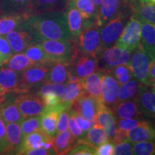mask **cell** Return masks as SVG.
<instances>
[{
  "label": "cell",
  "mask_w": 155,
  "mask_h": 155,
  "mask_svg": "<svg viewBox=\"0 0 155 155\" xmlns=\"http://www.w3.org/2000/svg\"><path fill=\"white\" fill-rule=\"evenodd\" d=\"M133 153L136 155H155V141L134 143L133 144Z\"/></svg>",
  "instance_id": "40"
},
{
  "label": "cell",
  "mask_w": 155,
  "mask_h": 155,
  "mask_svg": "<svg viewBox=\"0 0 155 155\" xmlns=\"http://www.w3.org/2000/svg\"><path fill=\"white\" fill-rule=\"evenodd\" d=\"M149 87L152 89L153 91L155 92V80L151 81L150 84H149Z\"/></svg>",
  "instance_id": "56"
},
{
  "label": "cell",
  "mask_w": 155,
  "mask_h": 155,
  "mask_svg": "<svg viewBox=\"0 0 155 155\" xmlns=\"http://www.w3.org/2000/svg\"><path fill=\"white\" fill-rule=\"evenodd\" d=\"M131 53L127 50L113 45L109 48H101L95 57L98 61V68L108 71L118 65L128 64Z\"/></svg>",
  "instance_id": "7"
},
{
  "label": "cell",
  "mask_w": 155,
  "mask_h": 155,
  "mask_svg": "<svg viewBox=\"0 0 155 155\" xmlns=\"http://www.w3.org/2000/svg\"><path fill=\"white\" fill-rule=\"evenodd\" d=\"M1 2H2V0H0V5H1Z\"/></svg>",
  "instance_id": "59"
},
{
  "label": "cell",
  "mask_w": 155,
  "mask_h": 155,
  "mask_svg": "<svg viewBox=\"0 0 155 155\" xmlns=\"http://www.w3.org/2000/svg\"><path fill=\"white\" fill-rule=\"evenodd\" d=\"M131 2H137V1H140V0H131Z\"/></svg>",
  "instance_id": "58"
},
{
  "label": "cell",
  "mask_w": 155,
  "mask_h": 155,
  "mask_svg": "<svg viewBox=\"0 0 155 155\" xmlns=\"http://www.w3.org/2000/svg\"><path fill=\"white\" fill-rule=\"evenodd\" d=\"M5 65L13 71L22 73L25 70L35 64L31 61L24 53H17L13 54Z\"/></svg>",
  "instance_id": "37"
},
{
  "label": "cell",
  "mask_w": 155,
  "mask_h": 155,
  "mask_svg": "<svg viewBox=\"0 0 155 155\" xmlns=\"http://www.w3.org/2000/svg\"><path fill=\"white\" fill-rule=\"evenodd\" d=\"M13 54L23 53L31 45L40 43L41 39L34 29L25 21L18 28L6 35Z\"/></svg>",
  "instance_id": "3"
},
{
  "label": "cell",
  "mask_w": 155,
  "mask_h": 155,
  "mask_svg": "<svg viewBox=\"0 0 155 155\" xmlns=\"http://www.w3.org/2000/svg\"><path fill=\"white\" fill-rule=\"evenodd\" d=\"M12 55V50L7 38L0 36V66L5 65Z\"/></svg>",
  "instance_id": "43"
},
{
  "label": "cell",
  "mask_w": 155,
  "mask_h": 155,
  "mask_svg": "<svg viewBox=\"0 0 155 155\" xmlns=\"http://www.w3.org/2000/svg\"><path fill=\"white\" fill-rule=\"evenodd\" d=\"M135 101L141 113L155 116V92L147 85L141 88Z\"/></svg>",
  "instance_id": "24"
},
{
  "label": "cell",
  "mask_w": 155,
  "mask_h": 155,
  "mask_svg": "<svg viewBox=\"0 0 155 155\" xmlns=\"http://www.w3.org/2000/svg\"><path fill=\"white\" fill-rule=\"evenodd\" d=\"M113 154L114 155H131L133 153V143L128 139L114 144Z\"/></svg>",
  "instance_id": "44"
},
{
  "label": "cell",
  "mask_w": 155,
  "mask_h": 155,
  "mask_svg": "<svg viewBox=\"0 0 155 155\" xmlns=\"http://www.w3.org/2000/svg\"><path fill=\"white\" fill-rule=\"evenodd\" d=\"M0 118L5 124L20 123L24 119L22 114L15 104L14 100L7 98L0 104Z\"/></svg>",
  "instance_id": "29"
},
{
  "label": "cell",
  "mask_w": 155,
  "mask_h": 155,
  "mask_svg": "<svg viewBox=\"0 0 155 155\" xmlns=\"http://www.w3.org/2000/svg\"><path fill=\"white\" fill-rule=\"evenodd\" d=\"M104 72V70L98 68L81 80V83L83 84L86 94L98 101H101V80Z\"/></svg>",
  "instance_id": "20"
},
{
  "label": "cell",
  "mask_w": 155,
  "mask_h": 155,
  "mask_svg": "<svg viewBox=\"0 0 155 155\" xmlns=\"http://www.w3.org/2000/svg\"><path fill=\"white\" fill-rule=\"evenodd\" d=\"M139 47L155 61V24L142 22Z\"/></svg>",
  "instance_id": "23"
},
{
  "label": "cell",
  "mask_w": 155,
  "mask_h": 155,
  "mask_svg": "<svg viewBox=\"0 0 155 155\" xmlns=\"http://www.w3.org/2000/svg\"><path fill=\"white\" fill-rule=\"evenodd\" d=\"M26 22L41 40H67L73 42L68 24L66 11H52L32 16Z\"/></svg>",
  "instance_id": "1"
},
{
  "label": "cell",
  "mask_w": 155,
  "mask_h": 155,
  "mask_svg": "<svg viewBox=\"0 0 155 155\" xmlns=\"http://www.w3.org/2000/svg\"><path fill=\"white\" fill-rule=\"evenodd\" d=\"M71 65L70 63H55L52 65L48 73L46 81L54 83H63L68 82V78Z\"/></svg>",
  "instance_id": "32"
},
{
  "label": "cell",
  "mask_w": 155,
  "mask_h": 155,
  "mask_svg": "<svg viewBox=\"0 0 155 155\" xmlns=\"http://www.w3.org/2000/svg\"><path fill=\"white\" fill-rule=\"evenodd\" d=\"M132 7L131 0H104L98 9L96 26H104L126 9Z\"/></svg>",
  "instance_id": "11"
},
{
  "label": "cell",
  "mask_w": 155,
  "mask_h": 155,
  "mask_svg": "<svg viewBox=\"0 0 155 155\" xmlns=\"http://www.w3.org/2000/svg\"><path fill=\"white\" fill-rule=\"evenodd\" d=\"M45 108L53 107L61 101V96H58L54 93H47L41 96Z\"/></svg>",
  "instance_id": "48"
},
{
  "label": "cell",
  "mask_w": 155,
  "mask_h": 155,
  "mask_svg": "<svg viewBox=\"0 0 155 155\" xmlns=\"http://www.w3.org/2000/svg\"><path fill=\"white\" fill-rule=\"evenodd\" d=\"M111 111L116 119L127 118L139 119L141 114L135 100H128L118 103Z\"/></svg>",
  "instance_id": "26"
},
{
  "label": "cell",
  "mask_w": 155,
  "mask_h": 155,
  "mask_svg": "<svg viewBox=\"0 0 155 155\" xmlns=\"http://www.w3.org/2000/svg\"><path fill=\"white\" fill-rule=\"evenodd\" d=\"M153 58L140 47L131 52L127 65L130 68L133 78L145 85H149L148 75Z\"/></svg>",
  "instance_id": "8"
},
{
  "label": "cell",
  "mask_w": 155,
  "mask_h": 155,
  "mask_svg": "<svg viewBox=\"0 0 155 155\" xmlns=\"http://www.w3.org/2000/svg\"><path fill=\"white\" fill-rule=\"evenodd\" d=\"M54 138L46 135L42 131H37L25 136L23 139L22 145L17 154H24L25 152L39 147H45L48 141H53Z\"/></svg>",
  "instance_id": "21"
},
{
  "label": "cell",
  "mask_w": 155,
  "mask_h": 155,
  "mask_svg": "<svg viewBox=\"0 0 155 155\" xmlns=\"http://www.w3.org/2000/svg\"><path fill=\"white\" fill-rule=\"evenodd\" d=\"M95 123L98 124L105 130L108 136V141H110L115 135L117 130L116 119L109 108L106 106L101 102L97 111Z\"/></svg>",
  "instance_id": "16"
},
{
  "label": "cell",
  "mask_w": 155,
  "mask_h": 155,
  "mask_svg": "<svg viewBox=\"0 0 155 155\" xmlns=\"http://www.w3.org/2000/svg\"><path fill=\"white\" fill-rule=\"evenodd\" d=\"M9 154H17L22 145L24 136L19 123H8L6 127Z\"/></svg>",
  "instance_id": "27"
},
{
  "label": "cell",
  "mask_w": 155,
  "mask_h": 155,
  "mask_svg": "<svg viewBox=\"0 0 155 155\" xmlns=\"http://www.w3.org/2000/svg\"><path fill=\"white\" fill-rule=\"evenodd\" d=\"M106 141H108V139L105 130L98 124L95 123L87 132L85 138L81 141L86 143L96 149Z\"/></svg>",
  "instance_id": "33"
},
{
  "label": "cell",
  "mask_w": 155,
  "mask_h": 155,
  "mask_svg": "<svg viewBox=\"0 0 155 155\" xmlns=\"http://www.w3.org/2000/svg\"><path fill=\"white\" fill-rule=\"evenodd\" d=\"M148 80H149V84H150L151 81L155 80V61H153L152 65H151L150 67V71H149Z\"/></svg>",
  "instance_id": "53"
},
{
  "label": "cell",
  "mask_w": 155,
  "mask_h": 155,
  "mask_svg": "<svg viewBox=\"0 0 155 155\" xmlns=\"http://www.w3.org/2000/svg\"><path fill=\"white\" fill-rule=\"evenodd\" d=\"M30 2L31 0H2L0 13H17L25 16Z\"/></svg>",
  "instance_id": "36"
},
{
  "label": "cell",
  "mask_w": 155,
  "mask_h": 155,
  "mask_svg": "<svg viewBox=\"0 0 155 155\" xmlns=\"http://www.w3.org/2000/svg\"><path fill=\"white\" fill-rule=\"evenodd\" d=\"M73 114H74L75 121H76L77 124L78 125L79 128H80L83 132L87 134L89 129H90L92 126L95 124L94 121H88V120L84 119V118H83V116H81L80 114H78L75 110H73Z\"/></svg>",
  "instance_id": "49"
},
{
  "label": "cell",
  "mask_w": 155,
  "mask_h": 155,
  "mask_svg": "<svg viewBox=\"0 0 155 155\" xmlns=\"http://www.w3.org/2000/svg\"><path fill=\"white\" fill-rule=\"evenodd\" d=\"M69 124V110L62 111L58 116L57 125H56V134H59L68 130Z\"/></svg>",
  "instance_id": "47"
},
{
  "label": "cell",
  "mask_w": 155,
  "mask_h": 155,
  "mask_svg": "<svg viewBox=\"0 0 155 155\" xmlns=\"http://www.w3.org/2000/svg\"><path fill=\"white\" fill-rule=\"evenodd\" d=\"M84 22V29L96 26L98 9L92 0H73ZM83 29V30H84Z\"/></svg>",
  "instance_id": "19"
},
{
  "label": "cell",
  "mask_w": 155,
  "mask_h": 155,
  "mask_svg": "<svg viewBox=\"0 0 155 155\" xmlns=\"http://www.w3.org/2000/svg\"><path fill=\"white\" fill-rule=\"evenodd\" d=\"M53 65L35 64L25 70L21 73L20 81L16 94L30 92L46 81V78Z\"/></svg>",
  "instance_id": "4"
},
{
  "label": "cell",
  "mask_w": 155,
  "mask_h": 155,
  "mask_svg": "<svg viewBox=\"0 0 155 155\" xmlns=\"http://www.w3.org/2000/svg\"><path fill=\"white\" fill-rule=\"evenodd\" d=\"M24 154L28 155H48V154H55V152L53 150H47L44 147H39L32 150H29L24 153Z\"/></svg>",
  "instance_id": "51"
},
{
  "label": "cell",
  "mask_w": 155,
  "mask_h": 155,
  "mask_svg": "<svg viewBox=\"0 0 155 155\" xmlns=\"http://www.w3.org/2000/svg\"><path fill=\"white\" fill-rule=\"evenodd\" d=\"M141 121L139 119H134V118L117 119H116V127L118 129L127 131L137 127Z\"/></svg>",
  "instance_id": "45"
},
{
  "label": "cell",
  "mask_w": 155,
  "mask_h": 155,
  "mask_svg": "<svg viewBox=\"0 0 155 155\" xmlns=\"http://www.w3.org/2000/svg\"><path fill=\"white\" fill-rule=\"evenodd\" d=\"M78 143V140L69 130L57 134L53 141V148L55 154H67Z\"/></svg>",
  "instance_id": "25"
},
{
  "label": "cell",
  "mask_w": 155,
  "mask_h": 155,
  "mask_svg": "<svg viewBox=\"0 0 155 155\" xmlns=\"http://www.w3.org/2000/svg\"><path fill=\"white\" fill-rule=\"evenodd\" d=\"M71 72L81 80L98 69V61L95 56L76 53L70 61Z\"/></svg>",
  "instance_id": "12"
},
{
  "label": "cell",
  "mask_w": 155,
  "mask_h": 155,
  "mask_svg": "<svg viewBox=\"0 0 155 155\" xmlns=\"http://www.w3.org/2000/svg\"><path fill=\"white\" fill-rule=\"evenodd\" d=\"M132 15L141 22L155 24V5L140 1L132 2Z\"/></svg>",
  "instance_id": "31"
},
{
  "label": "cell",
  "mask_w": 155,
  "mask_h": 155,
  "mask_svg": "<svg viewBox=\"0 0 155 155\" xmlns=\"http://www.w3.org/2000/svg\"><path fill=\"white\" fill-rule=\"evenodd\" d=\"M144 85L134 78H132L130 81L124 84L119 85V92H118V103L128 100H135L141 88Z\"/></svg>",
  "instance_id": "30"
},
{
  "label": "cell",
  "mask_w": 155,
  "mask_h": 155,
  "mask_svg": "<svg viewBox=\"0 0 155 155\" xmlns=\"http://www.w3.org/2000/svg\"><path fill=\"white\" fill-rule=\"evenodd\" d=\"M127 138L133 144L155 141V128L148 121H141L137 127L127 131Z\"/></svg>",
  "instance_id": "18"
},
{
  "label": "cell",
  "mask_w": 155,
  "mask_h": 155,
  "mask_svg": "<svg viewBox=\"0 0 155 155\" xmlns=\"http://www.w3.org/2000/svg\"><path fill=\"white\" fill-rule=\"evenodd\" d=\"M142 22L131 15L124 28L123 32L114 45L133 52L140 45Z\"/></svg>",
  "instance_id": "9"
},
{
  "label": "cell",
  "mask_w": 155,
  "mask_h": 155,
  "mask_svg": "<svg viewBox=\"0 0 155 155\" xmlns=\"http://www.w3.org/2000/svg\"><path fill=\"white\" fill-rule=\"evenodd\" d=\"M131 15L132 7L122 12L104 26L100 27L101 48H109L115 45Z\"/></svg>",
  "instance_id": "2"
},
{
  "label": "cell",
  "mask_w": 155,
  "mask_h": 155,
  "mask_svg": "<svg viewBox=\"0 0 155 155\" xmlns=\"http://www.w3.org/2000/svg\"><path fill=\"white\" fill-rule=\"evenodd\" d=\"M96 149L83 141H78L67 154L71 155H96Z\"/></svg>",
  "instance_id": "42"
},
{
  "label": "cell",
  "mask_w": 155,
  "mask_h": 155,
  "mask_svg": "<svg viewBox=\"0 0 155 155\" xmlns=\"http://www.w3.org/2000/svg\"><path fill=\"white\" fill-rule=\"evenodd\" d=\"M65 11L67 14L68 24L73 42L84 29V22L80 12L75 7L73 0H69Z\"/></svg>",
  "instance_id": "17"
},
{
  "label": "cell",
  "mask_w": 155,
  "mask_h": 155,
  "mask_svg": "<svg viewBox=\"0 0 155 155\" xmlns=\"http://www.w3.org/2000/svg\"><path fill=\"white\" fill-rule=\"evenodd\" d=\"M73 42L78 53L96 56L101 49L99 28L93 26L84 29Z\"/></svg>",
  "instance_id": "6"
},
{
  "label": "cell",
  "mask_w": 155,
  "mask_h": 155,
  "mask_svg": "<svg viewBox=\"0 0 155 155\" xmlns=\"http://www.w3.org/2000/svg\"><path fill=\"white\" fill-rule=\"evenodd\" d=\"M86 94V91L81 82L68 81L65 84L64 90L61 96V101L73 103L79 97Z\"/></svg>",
  "instance_id": "35"
},
{
  "label": "cell",
  "mask_w": 155,
  "mask_h": 155,
  "mask_svg": "<svg viewBox=\"0 0 155 155\" xmlns=\"http://www.w3.org/2000/svg\"><path fill=\"white\" fill-rule=\"evenodd\" d=\"M23 53L35 64H40V65L54 64L40 43L31 45Z\"/></svg>",
  "instance_id": "34"
},
{
  "label": "cell",
  "mask_w": 155,
  "mask_h": 155,
  "mask_svg": "<svg viewBox=\"0 0 155 155\" xmlns=\"http://www.w3.org/2000/svg\"><path fill=\"white\" fill-rule=\"evenodd\" d=\"M119 83L108 71H105L101 80V101L110 109L118 104V92Z\"/></svg>",
  "instance_id": "13"
},
{
  "label": "cell",
  "mask_w": 155,
  "mask_h": 155,
  "mask_svg": "<svg viewBox=\"0 0 155 155\" xmlns=\"http://www.w3.org/2000/svg\"><path fill=\"white\" fill-rule=\"evenodd\" d=\"M114 144L111 141H106L96 148L97 155H111L113 154Z\"/></svg>",
  "instance_id": "50"
},
{
  "label": "cell",
  "mask_w": 155,
  "mask_h": 155,
  "mask_svg": "<svg viewBox=\"0 0 155 155\" xmlns=\"http://www.w3.org/2000/svg\"><path fill=\"white\" fill-rule=\"evenodd\" d=\"M93 2H94L95 5H96V7L98 8V9H99L101 5H102V3L104 2V0H92Z\"/></svg>",
  "instance_id": "55"
},
{
  "label": "cell",
  "mask_w": 155,
  "mask_h": 155,
  "mask_svg": "<svg viewBox=\"0 0 155 155\" xmlns=\"http://www.w3.org/2000/svg\"><path fill=\"white\" fill-rule=\"evenodd\" d=\"M68 127L71 131V134L73 135V137L75 139H76L78 141H82L83 139L85 138L87 134L81 130L79 128L78 125L77 124V122L75 121L74 114H73V110L72 108L69 110V124H68Z\"/></svg>",
  "instance_id": "41"
},
{
  "label": "cell",
  "mask_w": 155,
  "mask_h": 155,
  "mask_svg": "<svg viewBox=\"0 0 155 155\" xmlns=\"http://www.w3.org/2000/svg\"><path fill=\"white\" fill-rule=\"evenodd\" d=\"M127 131L120 130V129H118L116 131L115 135L112 138L110 141H111L114 144H117V143L121 142V141L125 140L127 139Z\"/></svg>",
  "instance_id": "52"
},
{
  "label": "cell",
  "mask_w": 155,
  "mask_h": 155,
  "mask_svg": "<svg viewBox=\"0 0 155 155\" xmlns=\"http://www.w3.org/2000/svg\"><path fill=\"white\" fill-rule=\"evenodd\" d=\"M23 14L0 13V36H5L27 20Z\"/></svg>",
  "instance_id": "28"
},
{
  "label": "cell",
  "mask_w": 155,
  "mask_h": 155,
  "mask_svg": "<svg viewBox=\"0 0 155 155\" xmlns=\"http://www.w3.org/2000/svg\"><path fill=\"white\" fill-rule=\"evenodd\" d=\"M14 102L24 118L40 115L45 108L42 98L35 93L17 94Z\"/></svg>",
  "instance_id": "10"
},
{
  "label": "cell",
  "mask_w": 155,
  "mask_h": 155,
  "mask_svg": "<svg viewBox=\"0 0 155 155\" xmlns=\"http://www.w3.org/2000/svg\"><path fill=\"white\" fill-rule=\"evenodd\" d=\"M0 154H9L5 123L0 118Z\"/></svg>",
  "instance_id": "46"
},
{
  "label": "cell",
  "mask_w": 155,
  "mask_h": 155,
  "mask_svg": "<svg viewBox=\"0 0 155 155\" xmlns=\"http://www.w3.org/2000/svg\"><path fill=\"white\" fill-rule=\"evenodd\" d=\"M19 125L24 137L35 131H40V114L24 118Z\"/></svg>",
  "instance_id": "39"
},
{
  "label": "cell",
  "mask_w": 155,
  "mask_h": 155,
  "mask_svg": "<svg viewBox=\"0 0 155 155\" xmlns=\"http://www.w3.org/2000/svg\"><path fill=\"white\" fill-rule=\"evenodd\" d=\"M8 94L9 93H6L5 91H4L1 88V87H0V104L7 99Z\"/></svg>",
  "instance_id": "54"
},
{
  "label": "cell",
  "mask_w": 155,
  "mask_h": 155,
  "mask_svg": "<svg viewBox=\"0 0 155 155\" xmlns=\"http://www.w3.org/2000/svg\"><path fill=\"white\" fill-rule=\"evenodd\" d=\"M40 44L53 63H70L73 55L77 53L74 44L71 41L41 40Z\"/></svg>",
  "instance_id": "5"
},
{
  "label": "cell",
  "mask_w": 155,
  "mask_h": 155,
  "mask_svg": "<svg viewBox=\"0 0 155 155\" xmlns=\"http://www.w3.org/2000/svg\"><path fill=\"white\" fill-rule=\"evenodd\" d=\"M69 0H31L25 12L27 18L34 15L52 11L66 9Z\"/></svg>",
  "instance_id": "15"
},
{
  "label": "cell",
  "mask_w": 155,
  "mask_h": 155,
  "mask_svg": "<svg viewBox=\"0 0 155 155\" xmlns=\"http://www.w3.org/2000/svg\"><path fill=\"white\" fill-rule=\"evenodd\" d=\"M21 73L5 65L0 66V87L6 93H16Z\"/></svg>",
  "instance_id": "22"
},
{
  "label": "cell",
  "mask_w": 155,
  "mask_h": 155,
  "mask_svg": "<svg viewBox=\"0 0 155 155\" xmlns=\"http://www.w3.org/2000/svg\"><path fill=\"white\" fill-rule=\"evenodd\" d=\"M101 103V101L96 99L86 93L73 103L71 108L84 119L94 121L95 123L97 111Z\"/></svg>",
  "instance_id": "14"
},
{
  "label": "cell",
  "mask_w": 155,
  "mask_h": 155,
  "mask_svg": "<svg viewBox=\"0 0 155 155\" xmlns=\"http://www.w3.org/2000/svg\"><path fill=\"white\" fill-rule=\"evenodd\" d=\"M140 2L145 3H149V4H152V5H155V0H140Z\"/></svg>",
  "instance_id": "57"
},
{
  "label": "cell",
  "mask_w": 155,
  "mask_h": 155,
  "mask_svg": "<svg viewBox=\"0 0 155 155\" xmlns=\"http://www.w3.org/2000/svg\"><path fill=\"white\" fill-rule=\"evenodd\" d=\"M107 71L113 75L114 78L119 83V85L128 82L133 78L130 68L127 64L118 65Z\"/></svg>",
  "instance_id": "38"
}]
</instances>
